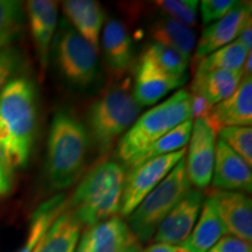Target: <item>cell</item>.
Returning <instances> with one entry per match:
<instances>
[{
	"mask_svg": "<svg viewBox=\"0 0 252 252\" xmlns=\"http://www.w3.org/2000/svg\"><path fill=\"white\" fill-rule=\"evenodd\" d=\"M90 137L87 127L68 110H59L50 123L45 174L49 187L64 190L86 167Z\"/></svg>",
	"mask_w": 252,
	"mask_h": 252,
	"instance_id": "obj_1",
	"label": "cell"
},
{
	"mask_svg": "<svg viewBox=\"0 0 252 252\" xmlns=\"http://www.w3.org/2000/svg\"><path fill=\"white\" fill-rule=\"evenodd\" d=\"M0 118L9 131L5 153L13 168L26 166L37 130V94L33 81L18 76L0 91Z\"/></svg>",
	"mask_w": 252,
	"mask_h": 252,
	"instance_id": "obj_2",
	"label": "cell"
},
{
	"mask_svg": "<svg viewBox=\"0 0 252 252\" xmlns=\"http://www.w3.org/2000/svg\"><path fill=\"white\" fill-rule=\"evenodd\" d=\"M125 167L116 161L94 166L80 182L70 198L71 213L80 224L96 225L119 213Z\"/></svg>",
	"mask_w": 252,
	"mask_h": 252,
	"instance_id": "obj_3",
	"label": "cell"
},
{
	"mask_svg": "<svg viewBox=\"0 0 252 252\" xmlns=\"http://www.w3.org/2000/svg\"><path fill=\"white\" fill-rule=\"evenodd\" d=\"M191 94L181 89L137 118L118 143L117 156L121 165L132 167L147 151L176 126L191 119Z\"/></svg>",
	"mask_w": 252,
	"mask_h": 252,
	"instance_id": "obj_4",
	"label": "cell"
},
{
	"mask_svg": "<svg viewBox=\"0 0 252 252\" xmlns=\"http://www.w3.org/2000/svg\"><path fill=\"white\" fill-rule=\"evenodd\" d=\"M141 108L127 87L105 90L88 111V133L100 154L110 152L117 140L134 124Z\"/></svg>",
	"mask_w": 252,
	"mask_h": 252,
	"instance_id": "obj_5",
	"label": "cell"
},
{
	"mask_svg": "<svg viewBox=\"0 0 252 252\" xmlns=\"http://www.w3.org/2000/svg\"><path fill=\"white\" fill-rule=\"evenodd\" d=\"M54 64L62 80L77 91H90L102 80L97 50L65 19H62L52 42Z\"/></svg>",
	"mask_w": 252,
	"mask_h": 252,
	"instance_id": "obj_6",
	"label": "cell"
},
{
	"mask_svg": "<svg viewBox=\"0 0 252 252\" xmlns=\"http://www.w3.org/2000/svg\"><path fill=\"white\" fill-rule=\"evenodd\" d=\"M190 189L191 185L186 172V158H182L128 216L127 226L134 238L144 243L149 242L160 223Z\"/></svg>",
	"mask_w": 252,
	"mask_h": 252,
	"instance_id": "obj_7",
	"label": "cell"
},
{
	"mask_svg": "<svg viewBox=\"0 0 252 252\" xmlns=\"http://www.w3.org/2000/svg\"><path fill=\"white\" fill-rule=\"evenodd\" d=\"M186 152L187 150L185 147L178 152L130 167V171L125 174L123 188L122 204L119 210L122 215L124 217L130 216L141 201L159 185L160 181L166 178L176 163L185 158Z\"/></svg>",
	"mask_w": 252,
	"mask_h": 252,
	"instance_id": "obj_8",
	"label": "cell"
},
{
	"mask_svg": "<svg viewBox=\"0 0 252 252\" xmlns=\"http://www.w3.org/2000/svg\"><path fill=\"white\" fill-rule=\"evenodd\" d=\"M188 143L186 172L190 185L200 190L207 188L212 182L215 162L216 134L204 119H196L193 123Z\"/></svg>",
	"mask_w": 252,
	"mask_h": 252,
	"instance_id": "obj_9",
	"label": "cell"
},
{
	"mask_svg": "<svg viewBox=\"0 0 252 252\" xmlns=\"http://www.w3.org/2000/svg\"><path fill=\"white\" fill-rule=\"evenodd\" d=\"M202 204L203 194L201 190L190 189L158 226L154 236L157 243L169 245L184 243L200 216Z\"/></svg>",
	"mask_w": 252,
	"mask_h": 252,
	"instance_id": "obj_10",
	"label": "cell"
},
{
	"mask_svg": "<svg viewBox=\"0 0 252 252\" xmlns=\"http://www.w3.org/2000/svg\"><path fill=\"white\" fill-rule=\"evenodd\" d=\"M251 2H238L220 20L204 28L198 40L195 59H203L237 39L239 33L251 21Z\"/></svg>",
	"mask_w": 252,
	"mask_h": 252,
	"instance_id": "obj_11",
	"label": "cell"
},
{
	"mask_svg": "<svg viewBox=\"0 0 252 252\" xmlns=\"http://www.w3.org/2000/svg\"><path fill=\"white\" fill-rule=\"evenodd\" d=\"M25 7L41 71L45 72L53 39L59 26V5L50 0H31L26 2Z\"/></svg>",
	"mask_w": 252,
	"mask_h": 252,
	"instance_id": "obj_12",
	"label": "cell"
},
{
	"mask_svg": "<svg viewBox=\"0 0 252 252\" xmlns=\"http://www.w3.org/2000/svg\"><path fill=\"white\" fill-rule=\"evenodd\" d=\"M226 232L251 243L252 203L250 197L239 191L216 189L210 195Z\"/></svg>",
	"mask_w": 252,
	"mask_h": 252,
	"instance_id": "obj_13",
	"label": "cell"
},
{
	"mask_svg": "<svg viewBox=\"0 0 252 252\" xmlns=\"http://www.w3.org/2000/svg\"><path fill=\"white\" fill-rule=\"evenodd\" d=\"M212 182L220 190L239 193H250L252 190L251 167L220 139L215 145Z\"/></svg>",
	"mask_w": 252,
	"mask_h": 252,
	"instance_id": "obj_14",
	"label": "cell"
},
{
	"mask_svg": "<svg viewBox=\"0 0 252 252\" xmlns=\"http://www.w3.org/2000/svg\"><path fill=\"white\" fill-rule=\"evenodd\" d=\"M186 78L166 74L143 55L135 71L132 96L140 108L154 105L167 94L184 86Z\"/></svg>",
	"mask_w": 252,
	"mask_h": 252,
	"instance_id": "obj_15",
	"label": "cell"
},
{
	"mask_svg": "<svg viewBox=\"0 0 252 252\" xmlns=\"http://www.w3.org/2000/svg\"><path fill=\"white\" fill-rule=\"evenodd\" d=\"M214 133L223 127L251 126L252 124V77L243 76L234 94L216 104L206 119Z\"/></svg>",
	"mask_w": 252,
	"mask_h": 252,
	"instance_id": "obj_16",
	"label": "cell"
},
{
	"mask_svg": "<svg viewBox=\"0 0 252 252\" xmlns=\"http://www.w3.org/2000/svg\"><path fill=\"white\" fill-rule=\"evenodd\" d=\"M135 241L127 224L121 217L115 216L89 226L75 252H122Z\"/></svg>",
	"mask_w": 252,
	"mask_h": 252,
	"instance_id": "obj_17",
	"label": "cell"
},
{
	"mask_svg": "<svg viewBox=\"0 0 252 252\" xmlns=\"http://www.w3.org/2000/svg\"><path fill=\"white\" fill-rule=\"evenodd\" d=\"M102 49L109 70L121 77L134 61V46L130 34L119 20L111 19L102 32Z\"/></svg>",
	"mask_w": 252,
	"mask_h": 252,
	"instance_id": "obj_18",
	"label": "cell"
},
{
	"mask_svg": "<svg viewBox=\"0 0 252 252\" xmlns=\"http://www.w3.org/2000/svg\"><path fill=\"white\" fill-rule=\"evenodd\" d=\"M62 8L64 19L72 28L94 49H98L99 36L105 20V13L99 2L94 0H67L62 2Z\"/></svg>",
	"mask_w": 252,
	"mask_h": 252,
	"instance_id": "obj_19",
	"label": "cell"
},
{
	"mask_svg": "<svg viewBox=\"0 0 252 252\" xmlns=\"http://www.w3.org/2000/svg\"><path fill=\"white\" fill-rule=\"evenodd\" d=\"M228 235L212 198L203 201L200 216L190 235L181 245L189 252H208L223 236Z\"/></svg>",
	"mask_w": 252,
	"mask_h": 252,
	"instance_id": "obj_20",
	"label": "cell"
},
{
	"mask_svg": "<svg viewBox=\"0 0 252 252\" xmlns=\"http://www.w3.org/2000/svg\"><path fill=\"white\" fill-rule=\"evenodd\" d=\"M243 78V71L210 70L195 72L191 94L206 98L214 106L235 93Z\"/></svg>",
	"mask_w": 252,
	"mask_h": 252,
	"instance_id": "obj_21",
	"label": "cell"
},
{
	"mask_svg": "<svg viewBox=\"0 0 252 252\" xmlns=\"http://www.w3.org/2000/svg\"><path fill=\"white\" fill-rule=\"evenodd\" d=\"M150 35L154 40V43L168 47L179 53L188 62L190 61L191 53L196 43V34L190 27L165 15L152 24Z\"/></svg>",
	"mask_w": 252,
	"mask_h": 252,
	"instance_id": "obj_22",
	"label": "cell"
},
{
	"mask_svg": "<svg viewBox=\"0 0 252 252\" xmlns=\"http://www.w3.org/2000/svg\"><path fill=\"white\" fill-rule=\"evenodd\" d=\"M81 224L69 210H64L33 252H75L80 241Z\"/></svg>",
	"mask_w": 252,
	"mask_h": 252,
	"instance_id": "obj_23",
	"label": "cell"
},
{
	"mask_svg": "<svg viewBox=\"0 0 252 252\" xmlns=\"http://www.w3.org/2000/svg\"><path fill=\"white\" fill-rule=\"evenodd\" d=\"M65 203L63 195H56L47 202L42 203L32 216L27 239L17 252H33L41 239L48 231L54 220L64 212Z\"/></svg>",
	"mask_w": 252,
	"mask_h": 252,
	"instance_id": "obj_24",
	"label": "cell"
},
{
	"mask_svg": "<svg viewBox=\"0 0 252 252\" xmlns=\"http://www.w3.org/2000/svg\"><path fill=\"white\" fill-rule=\"evenodd\" d=\"M249 50L241 46L237 41L229 43L222 48L215 50L212 54L204 56L198 62L196 72L210 70H225L238 71L242 70Z\"/></svg>",
	"mask_w": 252,
	"mask_h": 252,
	"instance_id": "obj_25",
	"label": "cell"
},
{
	"mask_svg": "<svg viewBox=\"0 0 252 252\" xmlns=\"http://www.w3.org/2000/svg\"><path fill=\"white\" fill-rule=\"evenodd\" d=\"M191 128H193V119L178 125L171 132L163 135L161 139L153 144L149 150L145 151L133 166L185 149L186 145L188 144L189 138H190Z\"/></svg>",
	"mask_w": 252,
	"mask_h": 252,
	"instance_id": "obj_26",
	"label": "cell"
},
{
	"mask_svg": "<svg viewBox=\"0 0 252 252\" xmlns=\"http://www.w3.org/2000/svg\"><path fill=\"white\" fill-rule=\"evenodd\" d=\"M25 17L24 5L14 0H0V49L11 46L23 33Z\"/></svg>",
	"mask_w": 252,
	"mask_h": 252,
	"instance_id": "obj_27",
	"label": "cell"
},
{
	"mask_svg": "<svg viewBox=\"0 0 252 252\" xmlns=\"http://www.w3.org/2000/svg\"><path fill=\"white\" fill-rule=\"evenodd\" d=\"M143 55L166 74L174 77H187L186 74H187L189 62L175 50L153 42L147 47Z\"/></svg>",
	"mask_w": 252,
	"mask_h": 252,
	"instance_id": "obj_28",
	"label": "cell"
},
{
	"mask_svg": "<svg viewBox=\"0 0 252 252\" xmlns=\"http://www.w3.org/2000/svg\"><path fill=\"white\" fill-rule=\"evenodd\" d=\"M220 139L238 154L249 166L252 165V128L251 126H230L219 132Z\"/></svg>",
	"mask_w": 252,
	"mask_h": 252,
	"instance_id": "obj_29",
	"label": "cell"
},
{
	"mask_svg": "<svg viewBox=\"0 0 252 252\" xmlns=\"http://www.w3.org/2000/svg\"><path fill=\"white\" fill-rule=\"evenodd\" d=\"M166 17H169L179 23L190 27L195 25L197 19V9L200 2L197 0H161L156 1Z\"/></svg>",
	"mask_w": 252,
	"mask_h": 252,
	"instance_id": "obj_30",
	"label": "cell"
},
{
	"mask_svg": "<svg viewBox=\"0 0 252 252\" xmlns=\"http://www.w3.org/2000/svg\"><path fill=\"white\" fill-rule=\"evenodd\" d=\"M24 65V58L21 52L9 46L0 49V91L21 71Z\"/></svg>",
	"mask_w": 252,
	"mask_h": 252,
	"instance_id": "obj_31",
	"label": "cell"
},
{
	"mask_svg": "<svg viewBox=\"0 0 252 252\" xmlns=\"http://www.w3.org/2000/svg\"><path fill=\"white\" fill-rule=\"evenodd\" d=\"M237 4L235 0H203L200 9L202 23L209 25L223 18L234 6Z\"/></svg>",
	"mask_w": 252,
	"mask_h": 252,
	"instance_id": "obj_32",
	"label": "cell"
},
{
	"mask_svg": "<svg viewBox=\"0 0 252 252\" xmlns=\"http://www.w3.org/2000/svg\"><path fill=\"white\" fill-rule=\"evenodd\" d=\"M14 182V168L9 163L2 147H0V197L11 193Z\"/></svg>",
	"mask_w": 252,
	"mask_h": 252,
	"instance_id": "obj_33",
	"label": "cell"
},
{
	"mask_svg": "<svg viewBox=\"0 0 252 252\" xmlns=\"http://www.w3.org/2000/svg\"><path fill=\"white\" fill-rule=\"evenodd\" d=\"M208 252H252L251 243L232 235H225Z\"/></svg>",
	"mask_w": 252,
	"mask_h": 252,
	"instance_id": "obj_34",
	"label": "cell"
},
{
	"mask_svg": "<svg viewBox=\"0 0 252 252\" xmlns=\"http://www.w3.org/2000/svg\"><path fill=\"white\" fill-rule=\"evenodd\" d=\"M191 94V119H206L209 117L210 113L213 111L214 105L210 104L206 98H203L202 96H198V94Z\"/></svg>",
	"mask_w": 252,
	"mask_h": 252,
	"instance_id": "obj_35",
	"label": "cell"
},
{
	"mask_svg": "<svg viewBox=\"0 0 252 252\" xmlns=\"http://www.w3.org/2000/svg\"><path fill=\"white\" fill-rule=\"evenodd\" d=\"M236 41L239 43L241 46H243L245 49L251 52V47H252V21H249V23L245 25V27L242 30L241 33Z\"/></svg>",
	"mask_w": 252,
	"mask_h": 252,
	"instance_id": "obj_36",
	"label": "cell"
},
{
	"mask_svg": "<svg viewBox=\"0 0 252 252\" xmlns=\"http://www.w3.org/2000/svg\"><path fill=\"white\" fill-rule=\"evenodd\" d=\"M174 245L163 244V243H154L150 245L149 248L145 249L144 252H172Z\"/></svg>",
	"mask_w": 252,
	"mask_h": 252,
	"instance_id": "obj_37",
	"label": "cell"
},
{
	"mask_svg": "<svg viewBox=\"0 0 252 252\" xmlns=\"http://www.w3.org/2000/svg\"><path fill=\"white\" fill-rule=\"evenodd\" d=\"M251 63H252V54L250 52L248 54L247 59H245L243 68H242V71H243V76H251V72H252Z\"/></svg>",
	"mask_w": 252,
	"mask_h": 252,
	"instance_id": "obj_38",
	"label": "cell"
},
{
	"mask_svg": "<svg viewBox=\"0 0 252 252\" xmlns=\"http://www.w3.org/2000/svg\"><path fill=\"white\" fill-rule=\"evenodd\" d=\"M122 252H141V249L139 247V244L137 243V241H135V242H133V243H131L130 245H128L127 248H125Z\"/></svg>",
	"mask_w": 252,
	"mask_h": 252,
	"instance_id": "obj_39",
	"label": "cell"
}]
</instances>
